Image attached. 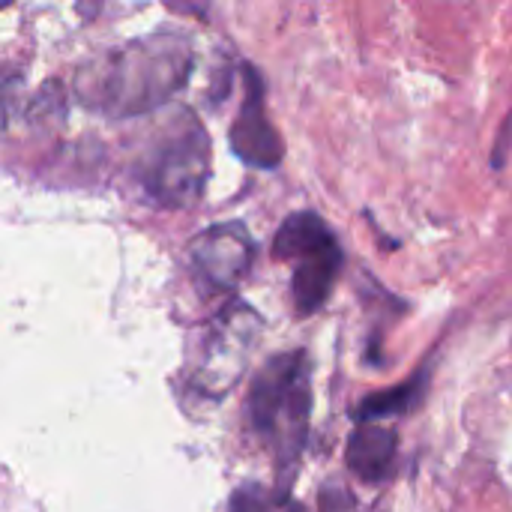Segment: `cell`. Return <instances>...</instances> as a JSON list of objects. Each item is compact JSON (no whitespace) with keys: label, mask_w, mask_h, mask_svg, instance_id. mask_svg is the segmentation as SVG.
<instances>
[{"label":"cell","mask_w":512,"mask_h":512,"mask_svg":"<svg viewBox=\"0 0 512 512\" xmlns=\"http://www.w3.org/2000/svg\"><path fill=\"white\" fill-rule=\"evenodd\" d=\"M231 512H306L303 504L288 489H270L258 483H246L234 492Z\"/></svg>","instance_id":"10"},{"label":"cell","mask_w":512,"mask_h":512,"mask_svg":"<svg viewBox=\"0 0 512 512\" xmlns=\"http://www.w3.org/2000/svg\"><path fill=\"white\" fill-rule=\"evenodd\" d=\"M261 330V318L246 303H231L219 321L213 324V333L207 339L204 363L198 372V387L210 396H222L234 387L240 372L246 369L249 351L255 345V336Z\"/></svg>","instance_id":"4"},{"label":"cell","mask_w":512,"mask_h":512,"mask_svg":"<svg viewBox=\"0 0 512 512\" xmlns=\"http://www.w3.org/2000/svg\"><path fill=\"white\" fill-rule=\"evenodd\" d=\"M189 69V51L183 42L159 39L156 45H138L117 57V66L105 72V99L120 111H141L162 102L183 84Z\"/></svg>","instance_id":"3"},{"label":"cell","mask_w":512,"mask_h":512,"mask_svg":"<svg viewBox=\"0 0 512 512\" xmlns=\"http://www.w3.org/2000/svg\"><path fill=\"white\" fill-rule=\"evenodd\" d=\"M512 144V117L504 120V126H501V132H498V138H495V153H492V168H504V162H507V150H510Z\"/></svg>","instance_id":"12"},{"label":"cell","mask_w":512,"mask_h":512,"mask_svg":"<svg viewBox=\"0 0 512 512\" xmlns=\"http://www.w3.org/2000/svg\"><path fill=\"white\" fill-rule=\"evenodd\" d=\"M210 165L207 135L192 123L180 138H174L156 159L150 171V192L168 207H186L198 201Z\"/></svg>","instance_id":"5"},{"label":"cell","mask_w":512,"mask_h":512,"mask_svg":"<svg viewBox=\"0 0 512 512\" xmlns=\"http://www.w3.org/2000/svg\"><path fill=\"white\" fill-rule=\"evenodd\" d=\"M12 87H15V78L0 75V126L6 123V108H9V99H12Z\"/></svg>","instance_id":"13"},{"label":"cell","mask_w":512,"mask_h":512,"mask_svg":"<svg viewBox=\"0 0 512 512\" xmlns=\"http://www.w3.org/2000/svg\"><path fill=\"white\" fill-rule=\"evenodd\" d=\"M252 237L240 222L216 225L192 243L195 270L216 288H234L252 267Z\"/></svg>","instance_id":"6"},{"label":"cell","mask_w":512,"mask_h":512,"mask_svg":"<svg viewBox=\"0 0 512 512\" xmlns=\"http://www.w3.org/2000/svg\"><path fill=\"white\" fill-rule=\"evenodd\" d=\"M249 78V90H246V102L231 126V144L237 150V156L255 168H276L282 162V138L273 129V123L267 120L264 111V93H261V81L255 72L246 75Z\"/></svg>","instance_id":"7"},{"label":"cell","mask_w":512,"mask_h":512,"mask_svg":"<svg viewBox=\"0 0 512 512\" xmlns=\"http://www.w3.org/2000/svg\"><path fill=\"white\" fill-rule=\"evenodd\" d=\"M351 495L345 492V489H336V486H330V489H324L321 492V512H351Z\"/></svg>","instance_id":"11"},{"label":"cell","mask_w":512,"mask_h":512,"mask_svg":"<svg viewBox=\"0 0 512 512\" xmlns=\"http://www.w3.org/2000/svg\"><path fill=\"white\" fill-rule=\"evenodd\" d=\"M429 372H432V366L414 372V375H411L405 384H399V387L378 390V393L360 399V405L354 408V420H357L360 426H366V423H375V420H384V417L411 414L414 408H420V402H423V396H426Z\"/></svg>","instance_id":"9"},{"label":"cell","mask_w":512,"mask_h":512,"mask_svg":"<svg viewBox=\"0 0 512 512\" xmlns=\"http://www.w3.org/2000/svg\"><path fill=\"white\" fill-rule=\"evenodd\" d=\"M273 255L282 261H297L291 276L297 312H318L330 300L345 264V252L330 225L312 210L288 216L273 237Z\"/></svg>","instance_id":"2"},{"label":"cell","mask_w":512,"mask_h":512,"mask_svg":"<svg viewBox=\"0 0 512 512\" xmlns=\"http://www.w3.org/2000/svg\"><path fill=\"white\" fill-rule=\"evenodd\" d=\"M396 453H399L396 432L366 423L357 426V432L348 438L345 462L363 483H384L396 471Z\"/></svg>","instance_id":"8"},{"label":"cell","mask_w":512,"mask_h":512,"mask_svg":"<svg viewBox=\"0 0 512 512\" xmlns=\"http://www.w3.org/2000/svg\"><path fill=\"white\" fill-rule=\"evenodd\" d=\"M249 414L276 462L294 468L312 420V366L303 351L279 354L258 372L249 393Z\"/></svg>","instance_id":"1"}]
</instances>
